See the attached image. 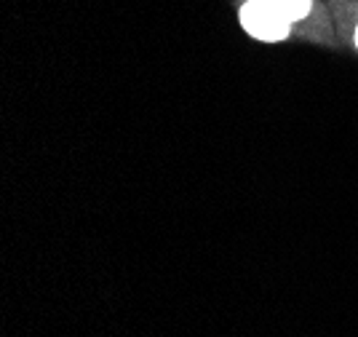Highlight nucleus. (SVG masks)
Here are the masks:
<instances>
[{
	"label": "nucleus",
	"mask_w": 358,
	"mask_h": 337,
	"mask_svg": "<svg viewBox=\"0 0 358 337\" xmlns=\"http://www.w3.org/2000/svg\"><path fill=\"white\" fill-rule=\"evenodd\" d=\"M238 19L246 35H252L257 41H265V43L286 41L292 32V22L270 0H246L241 6Z\"/></svg>",
	"instance_id": "nucleus-1"
},
{
	"label": "nucleus",
	"mask_w": 358,
	"mask_h": 337,
	"mask_svg": "<svg viewBox=\"0 0 358 337\" xmlns=\"http://www.w3.org/2000/svg\"><path fill=\"white\" fill-rule=\"evenodd\" d=\"M281 14L294 25V22H302L305 16L310 14V8H313V0H270Z\"/></svg>",
	"instance_id": "nucleus-2"
},
{
	"label": "nucleus",
	"mask_w": 358,
	"mask_h": 337,
	"mask_svg": "<svg viewBox=\"0 0 358 337\" xmlns=\"http://www.w3.org/2000/svg\"><path fill=\"white\" fill-rule=\"evenodd\" d=\"M353 43H356V48H358V25H356V35H353Z\"/></svg>",
	"instance_id": "nucleus-3"
}]
</instances>
